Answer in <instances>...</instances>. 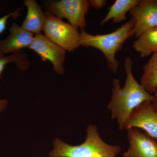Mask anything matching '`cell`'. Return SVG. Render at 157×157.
I'll use <instances>...</instances> for the list:
<instances>
[{"label":"cell","instance_id":"cell-1","mask_svg":"<svg viewBox=\"0 0 157 157\" xmlns=\"http://www.w3.org/2000/svg\"><path fill=\"white\" fill-rule=\"evenodd\" d=\"M133 62L127 57L124 63L126 78L124 87L121 88L119 79H113L112 97L107 108L112 120H117L119 128L124 130L127 121L134 109L146 101H152L153 95L144 89L135 79L132 73Z\"/></svg>","mask_w":157,"mask_h":157},{"label":"cell","instance_id":"cell-2","mask_svg":"<svg viewBox=\"0 0 157 157\" xmlns=\"http://www.w3.org/2000/svg\"><path fill=\"white\" fill-rule=\"evenodd\" d=\"M86 133L84 142L75 146L56 138L53 142V148L49 153V157H115L121 152L120 146L109 145L101 139L95 125L90 124Z\"/></svg>","mask_w":157,"mask_h":157},{"label":"cell","instance_id":"cell-3","mask_svg":"<svg viewBox=\"0 0 157 157\" xmlns=\"http://www.w3.org/2000/svg\"><path fill=\"white\" fill-rule=\"evenodd\" d=\"M135 24L132 18L114 32L103 35H93L81 30L79 45L101 50L107 59L109 70L117 74L119 63L116 59V54L121 50L127 39L135 35Z\"/></svg>","mask_w":157,"mask_h":157},{"label":"cell","instance_id":"cell-4","mask_svg":"<svg viewBox=\"0 0 157 157\" xmlns=\"http://www.w3.org/2000/svg\"><path fill=\"white\" fill-rule=\"evenodd\" d=\"M44 35L66 51H74L79 46L80 34L78 29L63 21L50 12H45Z\"/></svg>","mask_w":157,"mask_h":157},{"label":"cell","instance_id":"cell-5","mask_svg":"<svg viewBox=\"0 0 157 157\" xmlns=\"http://www.w3.org/2000/svg\"><path fill=\"white\" fill-rule=\"evenodd\" d=\"M48 12L56 17L66 18L70 24L84 30L86 26L85 15L89 8L87 0H61L49 1L46 2Z\"/></svg>","mask_w":157,"mask_h":157},{"label":"cell","instance_id":"cell-6","mask_svg":"<svg viewBox=\"0 0 157 157\" xmlns=\"http://www.w3.org/2000/svg\"><path fill=\"white\" fill-rule=\"evenodd\" d=\"M29 48L34 51L43 61L48 60L53 65L56 73L63 75V65L66 59V51L54 43L42 33L35 36Z\"/></svg>","mask_w":157,"mask_h":157},{"label":"cell","instance_id":"cell-7","mask_svg":"<svg viewBox=\"0 0 157 157\" xmlns=\"http://www.w3.org/2000/svg\"><path fill=\"white\" fill-rule=\"evenodd\" d=\"M127 131L129 147L124 157H157V139L137 128Z\"/></svg>","mask_w":157,"mask_h":157},{"label":"cell","instance_id":"cell-8","mask_svg":"<svg viewBox=\"0 0 157 157\" xmlns=\"http://www.w3.org/2000/svg\"><path fill=\"white\" fill-rule=\"evenodd\" d=\"M132 128L142 129L157 139V113L152 107L151 101L144 102L134 109L124 130Z\"/></svg>","mask_w":157,"mask_h":157},{"label":"cell","instance_id":"cell-9","mask_svg":"<svg viewBox=\"0 0 157 157\" xmlns=\"http://www.w3.org/2000/svg\"><path fill=\"white\" fill-rule=\"evenodd\" d=\"M130 12L135 21L137 39L145 31L157 27V0H139Z\"/></svg>","mask_w":157,"mask_h":157},{"label":"cell","instance_id":"cell-10","mask_svg":"<svg viewBox=\"0 0 157 157\" xmlns=\"http://www.w3.org/2000/svg\"><path fill=\"white\" fill-rule=\"evenodd\" d=\"M35 38L34 34L13 22L6 39L0 40V53L9 55L29 47Z\"/></svg>","mask_w":157,"mask_h":157},{"label":"cell","instance_id":"cell-11","mask_svg":"<svg viewBox=\"0 0 157 157\" xmlns=\"http://www.w3.org/2000/svg\"><path fill=\"white\" fill-rule=\"evenodd\" d=\"M24 4L27 7V13L21 27L36 35L41 34L46 20L45 13L35 0H25Z\"/></svg>","mask_w":157,"mask_h":157},{"label":"cell","instance_id":"cell-12","mask_svg":"<svg viewBox=\"0 0 157 157\" xmlns=\"http://www.w3.org/2000/svg\"><path fill=\"white\" fill-rule=\"evenodd\" d=\"M139 0H117L109 7L106 17L101 22L103 25L113 19V24H117L127 19L126 14L137 6Z\"/></svg>","mask_w":157,"mask_h":157},{"label":"cell","instance_id":"cell-13","mask_svg":"<svg viewBox=\"0 0 157 157\" xmlns=\"http://www.w3.org/2000/svg\"><path fill=\"white\" fill-rule=\"evenodd\" d=\"M133 46L141 57L157 52V27L145 31L133 42Z\"/></svg>","mask_w":157,"mask_h":157},{"label":"cell","instance_id":"cell-14","mask_svg":"<svg viewBox=\"0 0 157 157\" xmlns=\"http://www.w3.org/2000/svg\"><path fill=\"white\" fill-rule=\"evenodd\" d=\"M143 70L140 84L147 92L153 95L157 88V52L153 54Z\"/></svg>","mask_w":157,"mask_h":157},{"label":"cell","instance_id":"cell-15","mask_svg":"<svg viewBox=\"0 0 157 157\" xmlns=\"http://www.w3.org/2000/svg\"><path fill=\"white\" fill-rule=\"evenodd\" d=\"M12 63H14L17 69L22 71L28 70L30 64L26 54L22 50L7 55L0 53V76L6 65Z\"/></svg>","mask_w":157,"mask_h":157},{"label":"cell","instance_id":"cell-16","mask_svg":"<svg viewBox=\"0 0 157 157\" xmlns=\"http://www.w3.org/2000/svg\"><path fill=\"white\" fill-rule=\"evenodd\" d=\"M20 9H17L14 12L9 13L6 15H4L3 17H0V35L4 33V31L6 30V28H7L8 21L10 17L17 18L21 15V14L20 13Z\"/></svg>","mask_w":157,"mask_h":157},{"label":"cell","instance_id":"cell-17","mask_svg":"<svg viewBox=\"0 0 157 157\" xmlns=\"http://www.w3.org/2000/svg\"><path fill=\"white\" fill-rule=\"evenodd\" d=\"M90 6L96 9H101L106 6L107 1L105 0H90L89 1Z\"/></svg>","mask_w":157,"mask_h":157},{"label":"cell","instance_id":"cell-18","mask_svg":"<svg viewBox=\"0 0 157 157\" xmlns=\"http://www.w3.org/2000/svg\"><path fill=\"white\" fill-rule=\"evenodd\" d=\"M153 98L151 101L152 105L155 111L157 113V88L154 93Z\"/></svg>","mask_w":157,"mask_h":157},{"label":"cell","instance_id":"cell-19","mask_svg":"<svg viewBox=\"0 0 157 157\" xmlns=\"http://www.w3.org/2000/svg\"><path fill=\"white\" fill-rule=\"evenodd\" d=\"M8 104V100L6 99H0V113L3 112L7 108Z\"/></svg>","mask_w":157,"mask_h":157}]
</instances>
